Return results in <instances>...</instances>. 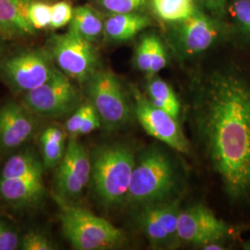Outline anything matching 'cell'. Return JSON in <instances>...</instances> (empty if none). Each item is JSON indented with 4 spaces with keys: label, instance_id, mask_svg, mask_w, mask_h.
I'll return each mask as SVG.
<instances>
[{
    "label": "cell",
    "instance_id": "obj_1",
    "mask_svg": "<svg viewBox=\"0 0 250 250\" xmlns=\"http://www.w3.org/2000/svg\"><path fill=\"white\" fill-rule=\"evenodd\" d=\"M192 121L208 163L234 201L250 197V83L215 73L197 93Z\"/></svg>",
    "mask_w": 250,
    "mask_h": 250
},
{
    "label": "cell",
    "instance_id": "obj_2",
    "mask_svg": "<svg viewBox=\"0 0 250 250\" xmlns=\"http://www.w3.org/2000/svg\"><path fill=\"white\" fill-rule=\"evenodd\" d=\"M180 175L175 162L161 146H150L135 156L125 204L136 209L179 198Z\"/></svg>",
    "mask_w": 250,
    "mask_h": 250
},
{
    "label": "cell",
    "instance_id": "obj_3",
    "mask_svg": "<svg viewBox=\"0 0 250 250\" xmlns=\"http://www.w3.org/2000/svg\"><path fill=\"white\" fill-rule=\"evenodd\" d=\"M135 156L126 144H105L92 151L90 182L101 205L112 208L125 204Z\"/></svg>",
    "mask_w": 250,
    "mask_h": 250
},
{
    "label": "cell",
    "instance_id": "obj_4",
    "mask_svg": "<svg viewBox=\"0 0 250 250\" xmlns=\"http://www.w3.org/2000/svg\"><path fill=\"white\" fill-rule=\"evenodd\" d=\"M54 197L60 208L63 235L72 249L114 250L125 245L126 236L123 230L73 202Z\"/></svg>",
    "mask_w": 250,
    "mask_h": 250
},
{
    "label": "cell",
    "instance_id": "obj_5",
    "mask_svg": "<svg viewBox=\"0 0 250 250\" xmlns=\"http://www.w3.org/2000/svg\"><path fill=\"white\" fill-rule=\"evenodd\" d=\"M86 92L105 129L117 130L132 121L134 103L113 72L98 70L86 82Z\"/></svg>",
    "mask_w": 250,
    "mask_h": 250
},
{
    "label": "cell",
    "instance_id": "obj_6",
    "mask_svg": "<svg viewBox=\"0 0 250 250\" xmlns=\"http://www.w3.org/2000/svg\"><path fill=\"white\" fill-rule=\"evenodd\" d=\"M22 104L39 118L61 119L71 115L83 101L72 79L57 68L43 84L24 94Z\"/></svg>",
    "mask_w": 250,
    "mask_h": 250
},
{
    "label": "cell",
    "instance_id": "obj_7",
    "mask_svg": "<svg viewBox=\"0 0 250 250\" xmlns=\"http://www.w3.org/2000/svg\"><path fill=\"white\" fill-rule=\"evenodd\" d=\"M56 69L48 51L26 49L5 59L0 74L14 93L26 94L48 80Z\"/></svg>",
    "mask_w": 250,
    "mask_h": 250
},
{
    "label": "cell",
    "instance_id": "obj_8",
    "mask_svg": "<svg viewBox=\"0 0 250 250\" xmlns=\"http://www.w3.org/2000/svg\"><path fill=\"white\" fill-rule=\"evenodd\" d=\"M48 53L62 72L82 83L98 71V54L92 42L71 29L54 36Z\"/></svg>",
    "mask_w": 250,
    "mask_h": 250
},
{
    "label": "cell",
    "instance_id": "obj_9",
    "mask_svg": "<svg viewBox=\"0 0 250 250\" xmlns=\"http://www.w3.org/2000/svg\"><path fill=\"white\" fill-rule=\"evenodd\" d=\"M132 94L134 115L144 130L171 149L188 154L190 144L179 125V120L153 105L147 97L136 87L132 88Z\"/></svg>",
    "mask_w": 250,
    "mask_h": 250
},
{
    "label": "cell",
    "instance_id": "obj_10",
    "mask_svg": "<svg viewBox=\"0 0 250 250\" xmlns=\"http://www.w3.org/2000/svg\"><path fill=\"white\" fill-rule=\"evenodd\" d=\"M90 179V154L77 137H70L62 160L57 166L55 196L73 202L83 195Z\"/></svg>",
    "mask_w": 250,
    "mask_h": 250
},
{
    "label": "cell",
    "instance_id": "obj_11",
    "mask_svg": "<svg viewBox=\"0 0 250 250\" xmlns=\"http://www.w3.org/2000/svg\"><path fill=\"white\" fill-rule=\"evenodd\" d=\"M180 212V198L138 208L137 224L153 248H171L179 243Z\"/></svg>",
    "mask_w": 250,
    "mask_h": 250
},
{
    "label": "cell",
    "instance_id": "obj_12",
    "mask_svg": "<svg viewBox=\"0 0 250 250\" xmlns=\"http://www.w3.org/2000/svg\"><path fill=\"white\" fill-rule=\"evenodd\" d=\"M231 232L230 226L206 206L197 204L181 209L177 232L179 242L201 249L211 243H223Z\"/></svg>",
    "mask_w": 250,
    "mask_h": 250
},
{
    "label": "cell",
    "instance_id": "obj_13",
    "mask_svg": "<svg viewBox=\"0 0 250 250\" xmlns=\"http://www.w3.org/2000/svg\"><path fill=\"white\" fill-rule=\"evenodd\" d=\"M39 117L23 104L7 102L0 107V152L16 151L36 134Z\"/></svg>",
    "mask_w": 250,
    "mask_h": 250
},
{
    "label": "cell",
    "instance_id": "obj_14",
    "mask_svg": "<svg viewBox=\"0 0 250 250\" xmlns=\"http://www.w3.org/2000/svg\"><path fill=\"white\" fill-rule=\"evenodd\" d=\"M179 22V46L186 55L194 56L204 52L214 44L218 37L219 32L214 22L197 10Z\"/></svg>",
    "mask_w": 250,
    "mask_h": 250
},
{
    "label": "cell",
    "instance_id": "obj_15",
    "mask_svg": "<svg viewBox=\"0 0 250 250\" xmlns=\"http://www.w3.org/2000/svg\"><path fill=\"white\" fill-rule=\"evenodd\" d=\"M45 197L42 174L16 179H0V199L14 208H30Z\"/></svg>",
    "mask_w": 250,
    "mask_h": 250
},
{
    "label": "cell",
    "instance_id": "obj_16",
    "mask_svg": "<svg viewBox=\"0 0 250 250\" xmlns=\"http://www.w3.org/2000/svg\"><path fill=\"white\" fill-rule=\"evenodd\" d=\"M30 0H0V34L6 37L32 35L35 28L29 19Z\"/></svg>",
    "mask_w": 250,
    "mask_h": 250
},
{
    "label": "cell",
    "instance_id": "obj_17",
    "mask_svg": "<svg viewBox=\"0 0 250 250\" xmlns=\"http://www.w3.org/2000/svg\"><path fill=\"white\" fill-rule=\"evenodd\" d=\"M65 129L59 125H49L39 134L40 156L45 169H54L60 164L67 147Z\"/></svg>",
    "mask_w": 250,
    "mask_h": 250
},
{
    "label": "cell",
    "instance_id": "obj_18",
    "mask_svg": "<svg viewBox=\"0 0 250 250\" xmlns=\"http://www.w3.org/2000/svg\"><path fill=\"white\" fill-rule=\"evenodd\" d=\"M45 166L40 154L32 148L19 150L5 162L0 179H16L36 174H44Z\"/></svg>",
    "mask_w": 250,
    "mask_h": 250
},
{
    "label": "cell",
    "instance_id": "obj_19",
    "mask_svg": "<svg viewBox=\"0 0 250 250\" xmlns=\"http://www.w3.org/2000/svg\"><path fill=\"white\" fill-rule=\"evenodd\" d=\"M149 24L148 19L134 12L113 13L106 21L104 31L110 40L124 42L132 39Z\"/></svg>",
    "mask_w": 250,
    "mask_h": 250
},
{
    "label": "cell",
    "instance_id": "obj_20",
    "mask_svg": "<svg viewBox=\"0 0 250 250\" xmlns=\"http://www.w3.org/2000/svg\"><path fill=\"white\" fill-rule=\"evenodd\" d=\"M146 96L153 105L179 120L181 114L180 101L175 92L165 81L154 77L147 83Z\"/></svg>",
    "mask_w": 250,
    "mask_h": 250
},
{
    "label": "cell",
    "instance_id": "obj_21",
    "mask_svg": "<svg viewBox=\"0 0 250 250\" xmlns=\"http://www.w3.org/2000/svg\"><path fill=\"white\" fill-rule=\"evenodd\" d=\"M70 29L93 43L102 34L104 24L95 10L86 6H79L73 9Z\"/></svg>",
    "mask_w": 250,
    "mask_h": 250
},
{
    "label": "cell",
    "instance_id": "obj_22",
    "mask_svg": "<svg viewBox=\"0 0 250 250\" xmlns=\"http://www.w3.org/2000/svg\"><path fill=\"white\" fill-rule=\"evenodd\" d=\"M160 18L167 21H181L197 11L194 0H152Z\"/></svg>",
    "mask_w": 250,
    "mask_h": 250
},
{
    "label": "cell",
    "instance_id": "obj_23",
    "mask_svg": "<svg viewBox=\"0 0 250 250\" xmlns=\"http://www.w3.org/2000/svg\"><path fill=\"white\" fill-rule=\"evenodd\" d=\"M52 5L44 2H31L29 7V19L36 30L50 27Z\"/></svg>",
    "mask_w": 250,
    "mask_h": 250
},
{
    "label": "cell",
    "instance_id": "obj_24",
    "mask_svg": "<svg viewBox=\"0 0 250 250\" xmlns=\"http://www.w3.org/2000/svg\"><path fill=\"white\" fill-rule=\"evenodd\" d=\"M20 249L22 250H56V246L44 233L32 231L22 236L20 243Z\"/></svg>",
    "mask_w": 250,
    "mask_h": 250
},
{
    "label": "cell",
    "instance_id": "obj_25",
    "mask_svg": "<svg viewBox=\"0 0 250 250\" xmlns=\"http://www.w3.org/2000/svg\"><path fill=\"white\" fill-rule=\"evenodd\" d=\"M91 107H92V104L90 103L89 101H86V102L83 103L80 107H77L68 118V120L66 121L64 129L70 137H78L79 136L81 127L83 124L85 118L87 116Z\"/></svg>",
    "mask_w": 250,
    "mask_h": 250
},
{
    "label": "cell",
    "instance_id": "obj_26",
    "mask_svg": "<svg viewBox=\"0 0 250 250\" xmlns=\"http://www.w3.org/2000/svg\"><path fill=\"white\" fill-rule=\"evenodd\" d=\"M73 8L69 1H60L52 5L50 27L59 29L71 22Z\"/></svg>",
    "mask_w": 250,
    "mask_h": 250
},
{
    "label": "cell",
    "instance_id": "obj_27",
    "mask_svg": "<svg viewBox=\"0 0 250 250\" xmlns=\"http://www.w3.org/2000/svg\"><path fill=\"white\" fill-rule=\"evenodd\" d=\"M152 40L153 36H146L139 43L135 52L136 67L147 74H149L151 65Z\"/></svg>",
    "mask_w": 250,
    "mask_h": 250
},
{
    "label": "cell",
    "instance_id": "obj_28",
    "mask_svg": "<svg viewBox=\"0 0 250 250\" xmlns=\"http://www.w3.org/2000/svg\"><path fill=\"white\" fill-rule=\"evenodd\" d=\"M20 243L18 232L7 221L0 218V250H18Z\"/></svg>",
    "mask_w": 250,
    "mask_h": 250
},
{
    "label": "cell",
    "instance_id": "obj_29",
    "mask_svg": "<svg viewBox=\"0 0 250 250\" xmlns=\"http://www.w3.org/2000/svg\"><path fill=\"white\" fill-rule=\"evenodd\" d=\"M146 0H101L105 9L112 13H131L140 9Z\"/></svg>",
    "mask_w": 250,
    "mask_h": 250
},
{
    "label": "cell",
    "instance_id": "obj_30",
    "mask_svg": "<svg viewBox=\"0 0 250 250\" xmlns=\"http://www.w3.org/2000/svg\"><path fill=\"white\" fill-rule=\"evenodd\" d=\"M167 61H168L167 53L161 40L157 36H153L151 65H150V71L148 75L152 76L161 72V70L164 69L165 66L167 65Z\"/></svg>",
    "mask_w": 250,
    "mask_h": 250
},
{
    "label": "cell",
    "instance_id": "obj_31",
    "mask_svg": "<svg viewBox=\"0 0 250 250\" xmlns=\"http://www.w3.org/2000/svg\"><path fill=\"white\" fill-rule=\"evenodd\" d=\"M231 11L238 24L250 35V0H234Z\"/></svg>",
    "mask_w": 250,
    "mask_h": 250
},
{
    "label": "cell",
    "instance_id": "obj_32",
    "mask_svg": "<svg viewBox=\"0 0 250 250\" xmlns=\"http://www.w3.org/2000/svg\"><path fill=\"white\" fill-rule=\"evenodd\" d=\"M102 126L101 124V120L99 118L98 112L96 111L95 107H93L90 109L87 116L85 118L83 124L81 127L80 133H79V136L80 135H85V134H90L92 132H94L95 130L99 129Z\"/></svg>",
    "mask_w": 250,
    "mask_h": 250
},
{
    "label": "cell",
    "instance_id": "obj_33",
    "mask_svg": "<svg viewBox=\"0 0 250 250\" xmlns=\"http://www.w3.org/2000/svg\"><path fill=\"white\" fill-rule=\"evenodd\" d=\"M197 1L215 15H223L228 0H197Z\"/></svg>",
    "mask_w": 250,
    "mask_h": 250
},
{
    "label": "cell",
    "instance_id": "obj_34",
    "mask_svg": "<svg viewBox=\"0 0 250 250\" xmlns=\"http://www.w3.org/2000/svg\"><path fill=\"white\" fill-rule=\"evenodd\" d=\"M244 249H245V250H250V241L248 242V243L244 246Z\"/></svg>",
    "mask_w": 250,
    "mask_h": 250
},
{
    "label": "cell",
    "instance_id": "obj_35",
    "mask_svg": "<svg viewBox=\"0 0 250 250\" xmlns=\"http://www.w3.org/2000/svg\"><path fill=\"white\" fill-rule=\"evenodd\" d=\"M3 49H4V48H3V45H2V43L0 42V56L3 53Z\"/></svg>",
    "mask_w": 250,
    "mask_h": 250
}]
</instances>
